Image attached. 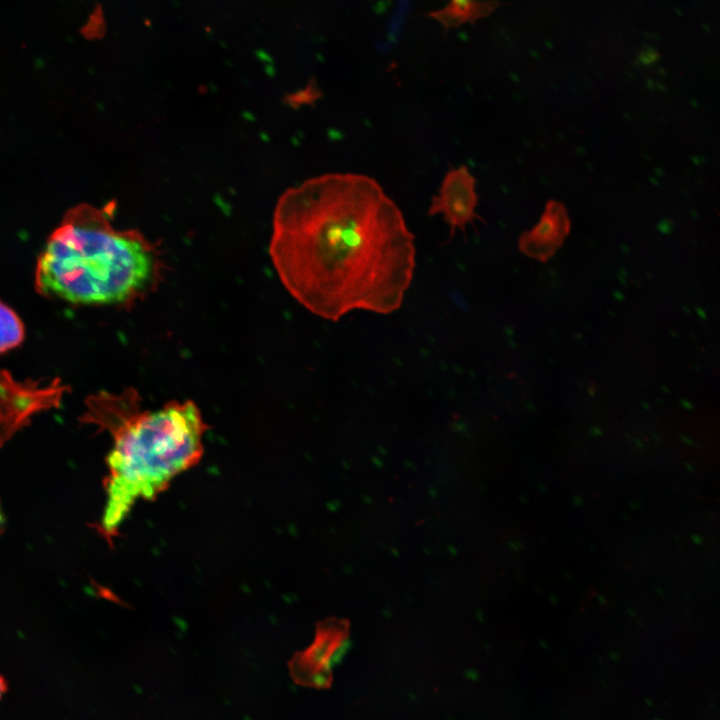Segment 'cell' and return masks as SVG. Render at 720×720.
I'll return each mask as SVG.
<instances>
[{
	"mask_svg": "<svg viewBox=\"0 0 720 720\" xmlns=\"http://www.w3.org/2000/svg\"><path fill=\"white\" fill-rule=\"evenodd\" d=\"M289 293L312 313L399 308L415 268L414 236L373 178L328 173L279 198L269 247Z\"/></svg>",
	"mask_w": 720,
	"mask_h": 720,
	"instance_id": "6da1fadb",
	"label": "cell"
},
{
	"mask_svg": "<svg viewBox=\"0 0 720 720\" xmlns=\"http://www.w3.org/2000/svg\"><path fill=\"white\" fill-rule=\"evenodd\" d=\"M113 207L82 203L69 209L49 235L35 268L44 296L71 304H124L160 276V257L137 230L112 224Z\"/></svg>",
	"mask_w": 720,
	"mask_h": 720,
	"instance_id": "7a4b0ae2",
	"label": "cell"
},
{
	"mask_svg": "<svg viewBox=\"0 0 720 720\" xmlns=\"http://www.w3.org/2000/svg\"><path fill=\"white\" fill-rule=\"evenodd\" d=\"M112 414L107 426L113 444L106 459V504L100 527L110 539L136 502L152 499L200 461L207 429L190 400L172 401L151 411L133 407Z\"/></svg>",
	"mask_w": 720,
	"mask_h": 720,
	"instance_id": "3957f363",
	"label": "cell"
},
{
	"mask_svg": "<svg viewBox=\"0 0 720 720\" xmlns=\"http://www.w3.org/2000/svg\"><path fill=\"white\" fill-rule=\"evenodd\" d=\"M478 195L476 181L465 165L450 168L438 193L432 197L428 214L441 215L449 226L452 239L456 231L465 232L468 225L480 219L476 213Z\"/></svg>",
	"mask_w": 720,
	"mask_h": 720,
	"instance_id": "277c9868",
	"label": "cell"
},
{
	"mask_svg": "<svg viewBox=\"0 0 720 720\" xmlns=\"http://www.w3.org/2000/svg\"><path fill=\"white\" fill-rule=\"evenodd\" d=\"M570 227L565 206L556 200H550L539 222L520 236L519 249L529 257L546 261L563 244Z\"/></svg>",
	"mask_w": 720,
	"mask_h": 720,
	"instance_id": "5b68a950",
	"label": "cell"
},
{
	"mask_svg": "<svg viewBox=\"0 0 720 720\" xmlns=\"http://www.w3.org/2000/svg\"><path fill=\"white\" fill-rule=\"evenodd\" d=\"M24 336L25 329L19 316L0 301V354L19 346Z\"/></svg>",
	"mask_w": 720,
	"mask_h": 720,
	"instance_id": "8992f818",
	"label": "cell"
},
{
	"mask_svg": "<svg viewBox=\"0 0 720 720\" xmlns=\"http://www.w3.org/2000/svg\"><path fill=\"white\" fill-rule=\"evenodd\" d=\"M8 684L6 679L0 674V701L2 700L4 694L7 692Z\"/></svg>",
	"mask_w": 720,
	"mask_h": 720,
	"instance_id": "52a82bcc",
	"label": "cell"
},
{
	"mask_svg": "<svg viewBox=\"0 0 720 720\" xmlns=\"http://www.w3.org/2000/svg\"><path fill=\"white\" fill-rule=\"evenodd\" d=\"M3 525H4V517H3V513L1 510V506H0V533L2 531Z\"/></svg>",
	"mask_w": 720,
	"mask_h": 720,
	"instance_id": "ba28073f",
	"label": "cell"
}]
</instances>
